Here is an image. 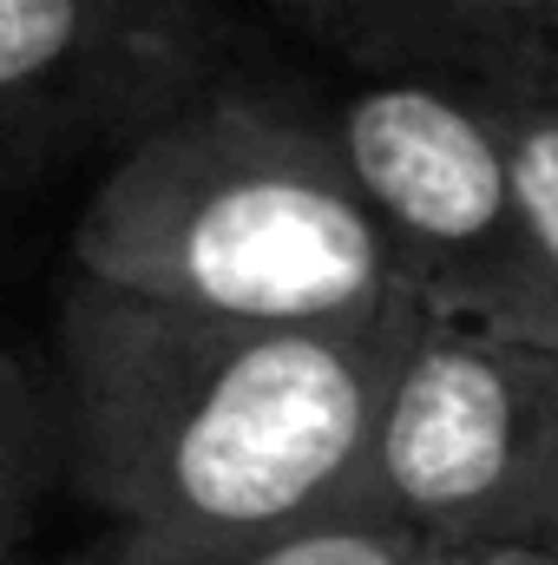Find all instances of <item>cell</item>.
<instances>
[{"mask_svg": "<svg viewBox=\"0 0 558 565\" xmlns=\"http://www.w3.org/2000/svg\"><path fill=\"white\" fill-rule=\"evenodd\" d=\"M420 316L217 322L66 270L46 349L66 493L151 540H250L348 513Z\"/></svg>", "mask_w": 558, "mask_h": 565, "instance_id": "1", "label": "cell"}, {"mask_svg": "<svg viewBox=\"0 0 558 565\" xmlns=\"http://www.w3.org/2000/svg\"><path fill=\"white\" fill-rule=\"evenodd\" d=\"M66 264L217 322L368 329L420 316L322 106L224 73L99 171Z\"/></svg>", "mask_w": 558, "mask_h": 565, "instance_id": "2", "label": "cell"}, {"mask_svg": "<svg viewBox=\"0 0 558 565\" xmlns=\"http://www.w3.org/2000/svg\"><path fill=\"white\" fill-rule=\"evenodd\" d=\"M66 487L46 362L0 349V565H26L46 500Z\"/></svg>", "mask_w": 558, "mask_h": 565, "instance_id": "9", "label": "cell"}, {"mask_svg": "<svg viewBox=\"0 0 558 565\" xmlns=\"http://www.w3.org/2000/svg\"><path fill=\"white\" fill-rule=\"evenodd\" d=\"M315 106L420 309L506 329L519 302V204L486 86L473 73H368Z\"/></svg>", "mask_w": 558, "mask_h": 565, "instance_id": "4", "label": "cell"}, {"mask_svg": "<svg viewBox=\"0 0 558 565\" xmlns=\"http://www.w3.org/2000/svg\"><path fill=\"white\" fill-rule=\"evenodd\" d=\"M493 99L513 164L519 204V302L500 335L558 349V66L546 60H493L473 73Z\"/></svg>", "mask_w": 558, "mask_h": 565, "instance_id": "6", "label": "cell"}, {"mask_svg": "<svg viewBox=\"0 0 558 565\" xmlns=\"http://www.w3.org/2000/svg\"><path fill=\"white\" fill-rule=\"evenodd\" d=\"M473 565H558V553H546V546H513V553H480Z\"/></svg>", "mask_w": 558, "mask_h": 565, "instance_id": "11", "label": "cell"}, {"mask_svg": "<svg viewBox=\"0 0 558 565\" xmlns=\"http://www.w3.org/2000/svg\"><path fill=\"white\" fill-rule=\"evenodd\" d=\"M211 79L204 0H0V191L119 158Z\"/></svg>", "mask_w": 558, "mask_h": 565, "instance_id": "5", "label": "cell"}, {"mask_svg": "<svg viewBox=\"0 0 558 565\" xmlns=\"http://www.w3.org/2000/svg\"><path fill=\"white\" fill-rule=\"evenodd\" d=\"M480 553H447L420 533L362 520V513H329L250 540H151V533H106L99 546L73 553L60 565H473Z\"/></svg>", "mask_w": 558, "mask_h": 565, "instance_id": "8", "label": "cell"}, {"mask_svg": "<svg viewBox=\"0 0 558 565\" xmlns=\"http://www.w3.org/2000/svg\"><path fill=\"white\" fill-rule=\"evenodd\" d=\"M513 53L558 66V0H519L513 7V40H506L500 60H513Z\"/></svg>", "mask_w": 558, "mask_h": 565, "instance_id": "10", "label": "cell"}, {"mask_svg": "<svg viewBox=\"0 0 558 565\" xmlns=\"http://www.w3.org/2000/svg\"><path fill=\"white\" fill-rule=\"evenodd\" d=\"M348 513L447 553H558V349L420 316Z\"/></svg>", "mask_w": 558, "mask_h": 565, "instance_id": "3", "label": "cell"}, {"mask_svg": "<svg viewBox=\"0 0 558 565\" xmlns=\"http://www.w3.org/2000/svg\"><path fill=\"white\" fill-rule=\"evenodd\" d=\"M368 73H480L513 40L519 0H282Z\"/></svg>", "mask_w": 558, "mask_h": 565, "instance_id": "7", "label": "cell"}]
</instances>
